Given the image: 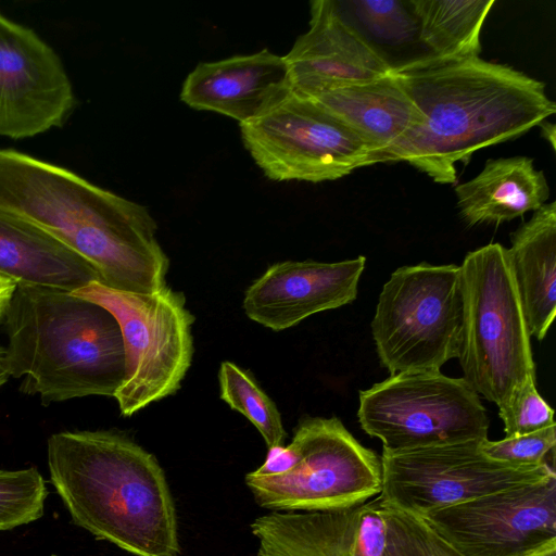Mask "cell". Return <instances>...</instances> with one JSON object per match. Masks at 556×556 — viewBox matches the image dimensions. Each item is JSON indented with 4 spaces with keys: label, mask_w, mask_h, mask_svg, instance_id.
Masks as SVG:
<instances>
[{
    "label": "cell",
    "mask_w": 556,
    "mask_h": 556,
    "mask_svg": "<svg viewBox=\"0 0 556 556\" xmlns=\"http://www.w3.org/2000/svg\"><path fill=\"white\" fill-rule=\"evenodd\" d=\"M418 119L375 164L407 162L434 182H456V164L516 139L556 112L545 85L480 56L430 54L393 65Z\"/></svg>",
    "instance_id": "6da1fadb"
},
{
    "label": "cell",
    "mask_w": 556,
    "mask_h": 556,
    "mask_svg": "<svg viewBox=\"0 0 556 556\" xmlns=\"http://www.w3.org/2000/svg\"><path fill=\"white\" fill-rule=\"evenodd\" d=\"M0 210L60 240L108 287L149 293L166 286L169 261L149 211L72 170L0 149Z\"/></svg>",
    "instance_id": "7a4b0ae2"
},
{
    "label": "cell",
    "mask_w": 556,
    "mask_h": 556,
    "mask_svg": "<svg viewBox=\"0 0 556 556\" xmlns=\"http://www.w3.org/2000/svg\"><path fill=\"white\" fill-rule=\"evenodd\" d=\"M50 480L72 520L135 556H178L173 496L155 456L108 430L48 440Z\"/></svg>",
    "instance_id": "3957f363"
},
{
    "label": "cell",
    "mask_w": 556,
    "mask_h": 556,
    "mask_svg": "<svg viewBox=\"0 0 556 556\" xmlns=\"http://www.w3.org/2000/svg\"><path fill=\"white\" fill-rule=\"evenodd\" d=\"M4 320L9 376L45 405L114 396L122 384V333L103 306L59 289L17 286Z\"/></svg>",
    "instance_id": "277c9868"
},
{
    "label": "cell",
    "mask_w": 556,
    "mask_h": 556,
    "mask_svg": "<svg viewBox=\"0 0 556 556\" xmlns=\"http://www.w3.org/2000/svg\"><path fill=\"white\" fill-rule=\"evenodd\" d=\"M378 454L337 417H307L287 446L269 450L245 475L256 504L271 511H318L359 506L381 492Z\"/></svg>",
    "instance_id": "5b68a950"
},
{
    "label": "cell",
    "mask_w": 556,
    "mask_h": 556,
    "mask_svg": "<svg viewBox=\"0 0 556 556\" xmlns=\"http://www.w3.org/2000/svg\"><path fill=\"white\" fill-rule=\"evenodd\" d=\"M464 293L463 379L502 407L529 377H535L530 333L507 249L490 243L460 265Z\"/></svg>",
    "instance_id": "8992f818"
},
{
    "label": "cell",
    "mask_w": 556,
    "mask_h": 556,
    "mask_svg": "<svg viewBox=\"0 0 556 556\" xmlns=\"http://www.w3.org/2000/svg\"><path fill=\"white\" fill-rule=\"evenodd\" d=\"M460 266L421 263L391 274L380 292L371 332L391 374L440 370L457 358L463 340Z\"/></svg>",
    "instance_id": "52a82bcc"
},
{
    "label": "cell",
    "mask_w": 556,
    "mask_h": 556,
    "mask_svg": "<svg viewBox=\"0 0 556 556\" xmlns=\"http://www.w3.org/2000/svg\"><path fill=\"white\" fill-rule=\"evenodd\" d=\"M71 293L103 306L118 323L125 376L113 397L123 416L130 417L180 388L192 361L194 321L181 292L165 286L138 293L93 281Z\"/></svg>",
    "instance_id": "ba28073f"
},
{
    "label": "cell",
    "mask_w": 556,
    "mask_h": 556,
    "mask_svg": "<svg viewBox=\"0 0 556 556\" xmlns=\"http://www.w3.org/2000/svg\"><path fill=\"white\" fill-rule=\"evenodd\" d=\"M357 417L386 452L483 440L489 431L478 393L440 370L399 372L361 391Z\"/></svg>",
    "instance_id": "9c48e42d"
},
{
    "label": "cell",
    "mask_w": 556,
    "mask_h": 556,
    "mask_svg": "<svg viewBox=\"0 0 556 556\" xmlns=\"http://www.w3.org/2000/svg\"><path fill=\"white\" fill-rule=\"evenodd\" d=\"M481 441L382 451L380 497L393 508L422 517L438 508L556 476L553 464L493 459L481 451Z\"/></svg>",
    "instance_id": "30bf717a"
},
{
    "label": "cell",
    "mask_w": 556,
    "mask_h": 556,
    "mask_svg": "<svg viewBox=\"0 0 556 556\" xmlns=\"http://www.w3.org/2000/svg\"><path fill=\"white\" fill-rule=\"evenodd\" d=\"M240 132L256 165L275 181L336 180L368 166L364 142L313 99L294 92L240 125Z\"/></svg>",
    "instance_id": "8fae6325"
},
{
    "label": "cell",
    "mask_w": 556,
    "mask_h": 556,
    "mask_svg": "<svg viewBox=\"0 0 556 556\" xmlns=\"http://www.w3.org/2000/svg\"><path fill=\"white\" fill-rule=\"evenodd\" d=\"M420 518L463 556H543L556 551V476Z\"/></svg>",
    "instance_id": "7c38bea8"
},
{
    "label": "cell",
    "mask_w": 556,
    "mask_h": 556,
    "mask_svg": "<svg viewBox=\"0 0 556 556\" xmlns=\"http://www.w3.org/2000/svg\"><path fill=\"white\" fill-rule=\"evenodd\" d=\"M75 103L56 52L0 12V136L21 140L61 127Z\"/></svg>",
    "instance_id": "4fadbf2b"
},
{
    "label": "cell",
    "mask_w": 556,
    "mask_h": 556,
    "mask_svg": "<svg viewBox=\"0 0 556 556\" xmlns=\"http://www.w3.org/2000/svg\"><path fill=\"white\" fill-rule=\"evenodd\" d=\"M285 59L293 92L306 98L378 79L393 68L334 0L311 2L309 28Z\"/></svg>",
    "instance_id": "5bb4252c"
},
{
    "label": "cell",
    "mask_w": 556,
    "mask_h": 556,
    "mask_svg": "<svg viewBox=\"0 0 556 556\" xmlns=\"http://www.w3.org/2000/svg\"><path fill=\"white\" fill-rule=\"evenodd\" d=\"M366 257L336 263L287 261L271 265L245 291L243 309L253 321L274 331L303 319L350 304Z\"/></svg>",
    "instance_id": "9a60e30c"
},
{
    "label": "cell",
    "mask_w": 556,
    "mask_h": 556,
    "mask_svg": "<svg viewBox=\"0 0 556 556\" xmlns=\"http://www.w3.org/2000/svg\"><path fill=\"white\" fill-rule=\"evenodd\" d=\"M292 92L285 56L263 49L199 63L186 77L180 99L194 110L226 115L242 125L260 118Z\"/></svg>",
    "instance_id": "2e32d148"
},
{
    "label": "cell",
    "mask_w": 556,
    "mask_h": 556,
    "mask_svg": "<svg viewBox=\"0 0 556 556\" xmlns=\"http://www.w3.org/2000/svg\"><path fill=\"white\" fill-rule=\"evenodd\" d=\"M0 276L17 286L67 292L100 281L80 255L33 223L0 210Z\"/></svg>",
    "instance_id": "e0dca14e"
},
{
    "label": "cell",
    "mask_w": 556,
    "mask_h": 556,
    "mask_svg": "<svg viewBox=\"0 0 556 556\" xmlns=\"http://www.w3.org/2000/svg\"><path fill=\"white\" fill-rule=\"evenodd\" d=\"M313 99L350 128L369 151L368 166L399 141L418 113L391 72L378 79L323 92Z\"/></svg>",
    "instance_id": "ac0fdd59"
},
{
    "label": "cell",
    "mask_w": 556,
    "mask_h": 556,
    "mask_svg": "<svg viewBox=\"0 0 556 556\" xmlns=\"http://www.w3.org/2000/svg\"><path fill=\"white\" fill-rule=\"evenodd\" d=\"M455 193L468 226L500 225L543 206L549 187L531 157L517 155L486 161L476 177L455 187Z\"/></svg>",
    "instance_id": "d6986e66"
},
{
    "label": "cell",
    "mask_w": 556,
    "mask_h": 556,
    "mask_svg": "<svg viewBox=\"0 0 556 556\" xmlns=\"http://www.w3.org/2000/svg\"><path fill=\"white\" fill-rule=\"evenodd\" d=\"M508 260L530 336L542 340L556 315V202L511 233Z\"/></svg>",
    "instance_id": "ffe728a7"
},
{
    "label": "cell",
    "mask_w": 556,
    "mask_h": 556,
    "mask_svg": "<svg viewBox=\"0 0 556 556\" xmlns=\"http://www.w3.org/2000/svg\"><path fill=\"white\" fill-rule=\"evenodd\" d=\"M359 506L260 516L250 525L255 556H353Z\"/></svg>",
    "instance_id": "44dd1931"
},
{
    "label": "cell",
    "mask_w": 556,
    "mask_h": 556,
    "mask_svg": "<svg viewBox=\"0 0 556 556\" xmlns=\"http://www.w3.org/2000/svg\"><path fill=\"white\" fill-rule=\"evenodd\" d=\"M418 40L438 58L480 56L481 30L494 0H410Z\"/></svg>",
    "instance_id": "7402d4cb"
},
{
    "label": "cell",
    "mask_w": 556,
    "mask_h": 556,
    "mask_svg": "<svg viewBox=\"0 0 556 556\" xmlns=\"http://www.w3.org/2000/svg\"><path fill=\"white\" fill-rule=\"evenodd\" d=\"M218 381L220 399L253 424L268 450L282 446L287 433L280 413L254 379L236 364L225 361L220 364Z\"/></svg>",
    "instance_id": "603a6c76"
},
{
    "label": "cell",
    "mask_w": 556,
    "mask_h": 556,
    "mask_svg": "<svg viewBox=\"0 0 556 556\" xmlns=\"http://www.w3.org/2000/svg\"><path fill=\"white\" fill-rule=\"evenodd\" d=\"M47 495L46 481L36 468L0 470V531L41 518Z\"/></svg>",
    "instance_id": "cb8c5ba5"
},
{
    "label": "cell",
    "mask_w": 556,
    "mask_h": 556,
    "mask_svg": "<svg viewBox=\"0 0 556 556\" xmlns=\"http://www.w3.org/2000/svg\"><path fill=\"white\" fill-rule=\"evenodd\" d=\"M506 438L535 432L556 425L554 409L543 400L535 387V377H529L498 408Z\"/></svg>",
    "instance_id": "d4e9b609"
},
{
    "label": "cell",
    "mask_w": 556,
    "mask_h": 556,
    "mask_svg": "<svg viewBox=\"0 0 556 556\" xmlns=\"http://www.w3.org/2000/svg\"><path fill=\"white\" fill-rule=\"evenodd\" d=\"M344 3L351 7L369 31L382 39L402 42L417 35V22L410 7L408 9V1L362 0Z\"/></svg>",
    "instance_id": "484cf974"
},
{
    "label": "cell",
    "mask_w": 556,
    "mask_h": 556,
    "mask_svg": "<svg viewBox=\"0 0 556 556\" xmlns=\"http://www.w3.org/2000/svg\"><path fill=\"white\" fill-rule=\"evenodd\" d=\"M556 445V425L523 435L498 441L484 439L481 451L489 457L517 465H542Z\"/></svg>",
    "instance_id": "4316f807"
},
{
    "label": "cell",
    "mask_w": 556,
    "mask_h": 556,
    "mask_svg": "<svg viewBox=\"0 0 556 556\" xmlns=\"http://www.w3.org/2000/svg\"><path fill=\"white\" fill-rule=\"evenodd\" d=\"M353 556H389L383 501L380 495L359 506Z\"/></svg>",
    "instance_id": "83f0119b"
},
{
    "label": "cell",
    "mask_w": 556,
    "mask_h": 556,
    "mask_svg": "<svg viewBox=\"0 0 556 556\" xmlns=\"http://www.w3.org/2000/svg\"><path fill=\"white\" fill-rule=\"evenodd\" d=\"M383 514L387 525L389 556H426L412 516L387 505L384 502Z\"/></svg>",
    "instance_id": "f1b7e54d"
},
{
    "label": "cell",
    "mask_w": 556,
    "mask_h": 556,
    "mask_svg": "<svg viewBox=\"0 0 556 556\" xmlns=\"http://www.w3.org/2000/svg\"><path fill=\"white\" fill-rule=\"evenodd\" d=\"M410 516L426 556H463L431 529L424 519Z\"/></svg>",
    "instance_id": "f546056e"
},
{
    "label": "cell",
    "mask_w": 556,
    "mask_h": 556,
    "mask_svg": "<svg viewBox=\"0 0 556 556\" xmlns=\"http://www.w3.org/2000/svg\"><path fill=\"white\" fill-rule=\"evenodd\" d=\"M17 285L0 276V320L4 318Z\"/></svg>",
    "instance_id": "4dcf8cb0"
},
{
    "label": "cell",
    "mask_w": 556,
    "mask_h": 556,
    "mask_svg": "<svg viewBox=\"0 0 556 556\" xmlns=\"http://www.w3.org/2000/svg\"><path fill=\"white\" fill-rule=\"evenodd\" d=\"M539 126L542 129V135L551 142L553 149H555V125L545 119Z\"/></svg>",
    "instance_id": "1f68e13d"
},
{
    "label": "cell",
    "mask_w": 556,
    "mask_h": 556,
    "mask_svg": "<svg viewBox=\"0 0 556 556\" xmlns=\"http://www.w3.org/2000/svg\"><path fill=\"white\" fill-rule=\"evenodd\" d=\"M543 556H556V551L555 552H552V553H548L546 555H543Z\"/></svg>",
    "instance_id": "d6a6232c"
},
{
    "label": "cell",
    "mask_w": 556,
    "mask_h": 556,
    "mask_svg": "<svg viewBox=\"0 0 556 556\" xmlns=\"http://www.w3.org/2000/svg\"><path fill=\"white\" fill-rule=\"evenodd\" d=\"M50 556H60V555H54V554H52V555H50Z\"/></svg>",
    "instance_id": "836d02e7"
}]
</instances>
